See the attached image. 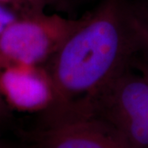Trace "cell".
Wrapping results in <instances>:
<instances>
[{
  "label": "cell",
  "instance_id": "cell-1",
  "mask_svg": "<svg viewBox=\"0 0 148 148\" xmlns=\"http://www.w3.org/2000/svg\"><path fill=\"white\" fill-rule=\"evenodd\" d=\"M139 50L132 11L122 0H104L82 16L79 27L45 65L55 100L43 121L87 115L109 86L129 69Z\"/></svg>",
  "mask_w": 148,
  "mask_h": 148
},
{
  "label": "cell",
  "instance_id": "cell-2",
  "mask_svg": "<svg viewBox=\"0 0 148 148\" xmlns=\"http://www.w3.org/2000/svg\"><path fill=\"white\" fill-rule=\"evenodd\" d=\"M82 21L45 12L16 17L0 35V70L16 64L45 65Z\"/></svg>",
  "mask_w": 148,
  "mask_h": 148
},
{
  "label": "cell",
  "instance_id": "cell-3",
  "mask_svg": "<svg viewBox=\"0 0 148 148\" xmlns=\"http://www.w3.org/2000/svg\"><path fill=\"white\" fill-rule=\"evenodd\" d=\"M31 138L35 148H138L110 123L95 115L43 122Z\"/></svg>",
  "mask_w": 148,
  "mask_h": 148
},
{
  "label": "cell",
  "instance_id": "cell-4",
  "mask_svg": "<svg viewBox=\"0 0 148 148\" xmlns=\"http://www.w3.org/2000/svg\"><path fill=\"white\" fill-rule=\"evenodd\" d=\"M89 115L103 119L120 133L148 123V79L127 69L97 99Z\"/></svg>",
  "mask_w": 148,
  "mask_h": 148
},
{
  "label": "cell",
  "instance_id": "cell-5",
  "mask_svg": "<svg viewBox=\"0 0 148 148\" xmlns=\"http://www.w3.org/2000/svg\"><path fill=\"white\" fill-rule=\"evenodd\" d=\"M0 95L12 111L38 113L53 108L55 93L45 65L16 64L0 70Z\"/></svg>",
  "mask_w": 148,
  "mask_h": 148
},
{
  "label": "cell",
  "instance_id": "cell-6",
  "mask_svg": "<svg viewBox=\"0 0 148 148\" xmlns=\"http://www.w3.org/2000/svg\"><path fill=\"white\" fill-rule=\"evenodd\" d=\"M0 6L11 11L17 17L41 13L48 7L46 0H0Z\"/></svg>",
  "mask_w": 148,
  "mask_h": 148
},
{
  "label": "cell",
  "instance_id": "cell-7",
  "mask_svg": "<svg viewBox=\"0 0 148 148\" xmlns=\"http://www.w3.org/2000/svg\"><path fill=\"white\" fill-rule=\"evenodd\" d=\"M132 18L139 39L141 50H144L148 54V13L147 15H139L132 11Z\"/></svg>",
  "mask_w": 148,
  "mask_h": 148
},
{
  "label": "cell",
  "instance_id": "cell-8",
  "mask_svg": "<svg viewBox=\"0 0 148 148\" xmlns=\"http://www.w3.org/2000/svg\"><path fill=\"white\" fill-rule=\"evenodd\" d=\"M88 1L89 0H46L48 7H52L56 10L63 12L73 9L74 8Z\"/></svg>",
  "mask_w": 148,
  "mask_h": 148
},
{
  "label": "cell",
  "instance_id": "cell-9",
  "mask_svg": "<svg viewBox=\"0 0 148 148\" xmlns=\"http://www.w3.org/2000/svg\"><path fill=\"white\" fill-rule=\"evenodd\" d=\"M17 16L11 11L0 6V35Z\"/></svg>",
  "mask_w": 148,
  "mask_h": 148
},
{
  "label": "cell",
  "instance_id": "cell-10",
  "mask_svg": "<svg viewBox=\"0 0 148 148\" xmlns=\"http://www.w3.org/2000/svg\"><path fill=\"white\" fill-rule=\"evenodd\" d=\"M12 117V110L0 95V130L10 120Z\"/></svg>",
  "mask_w": 148,
  "mask_h": 148
},
{
  "label": "cell",
  "instance_id": "cell-11",
  "mask_svg": "<svg viewBox=\"0 0 148 148\" xmlns=\"http://www.w3.org/2000/svg\"><path fill=\"white\" fill-rule=\"evenodd\" d=\"M136 68L138 69L139 73L148 79V60L147 61H137L135 64Z\"/></svg>",
  "mask_w": 148,
  "mask_h": 148
},
{
  "label": "cell",
  "instance_id": "cell-12",
  "mask_svg": "<svg viewBox=\"0 0 148 148\" xmlns=\"http://www.w3.org/2000/svg\"><path fill=\"white\" fill-rule=\"evenodd\" d=\"M0 148H15L13 146H12L9 143H6L4 141L0 139Z\"/></svg>",
  "mask_w": 148,
  "mask_h": 148
}]
</instances>
